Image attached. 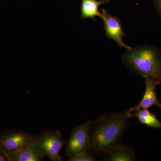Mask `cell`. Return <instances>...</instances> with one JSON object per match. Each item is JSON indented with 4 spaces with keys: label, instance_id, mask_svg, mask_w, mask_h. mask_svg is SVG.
Masks as SVG:
<instances>
[{
    "label": "cell",
    "instance_id": "cell-1",
    "mask_svg": "<svg viewBox=\"0 0 161 161\" xmlns=\"http://www.w3.org/2000/svg\"><path fill=\"white\" fill-rule=\"evenodd\" d=\"M131 118L128 112L113 114L100 119L90 133V149L98 153H107L118 144L123 133L129 126Z\"/></svg>",
    "mask_w": 161,
    "mask_h": 161
},
{
    "label": "cell",
    "instance_id": "cell-2",
    "mask_svg": "<svg viewBox=\"0 0 161 161\" xmlns=\"http://www.w3.org/2000/svg\"><path fill=\"white\" fill-rule=\"evenodd\" d=\"M123 61L137 75L161 84V52L158 48L141 45L126 49L123 55Z\"/></svg>",
    "mask_w": 161,
    "mask_h": 161
},
{
    "label": "cell",
    "instance_id": "cell-3",
    "mask_svg": "<svg viewBox=\"0 0 161 161\" xmlns=\"http://www.w3.org/2000/svg\"><path fill=\"white\" fill-rule=\"evenodd\" d=\"M34 142L41 152L52 161L61 160L60 150L65 142L58 131H46L33 137Z\"/></svg>",
    "mask_w": 161,
    "mask_h": 161
},
{
    "label": "cell",
    "instance_id": "cell-4",
    "mask_svg": "<svg viewBox=\"0 0 161 161\" xmlns=\"http://www.w3.org/2000/svg\"><path fill=\"white\" fill-rule=\"evenodd\" d=\"M92 121H89L74 128L65 149V154L69 158L87 152L90 147V127Z\"/></svg>",
    "mask_w": 161,
    "mask_h": 161
},
{
    "label": "cell",
    "instance_id": "cell-5",
    "mask_svg": "<svg viewBox=\"0 0 161 161\" xmlns=\"http://www.w3.org/2000/svg\"><path fill=\"white\" fill-rule=\"evenodd\" d=\"M33 141V137L26 132L8 131L0 134V149L7 155L25 149Z\"/></svg>",
    "mask_w": 161,
    "mask_h": 161
},
{
    "label": "cell",
    "instance_id": "cell-6",
    "mask_svg": "<svg viewBox=\"0 0 161 161\" xmlns=\"http://www.w3.org/2000/svg\"><path fill=\"white\" fill-rule=\"evenodd\" d=\"M102 17L104 22V29L107 38L114 40L119 46L126 49L132 47L126 45L122 38L126 36L124 32L121 21L117 16L110 14L105 9H101Z\"/></svg>",
    "mask_w": 161,
    "mask_h": 161
},
{
    "label": "cell",
    "instance_id": "cell-7",
    "mask_svg": "<svg viewBox=\"0 0 161 161\" xmlns=\"http://www.w3.org/2000/svg\"><path fill=\"white\" fill-rule=\"evenodd\" d=\"M145 78L146 89L143 96L138 104L128 110L130 113L141 109H148L153 106L161 108V103L158 98L156 91V86L159 84L150 78Z\"/></svg>",
    "mask_w": 161,
    "mask_h": 161
},
{
    "label": "cell",
    "instance_id": "cell-8",
    "mask_svg": "<svg viewBox=\"0 0 161 161\" xmlns=\"http://www.w3.org/2000/svg\"><path fill=\"white\" fill-rule=\"evenodd\" d=\"M44 156L33 141L25 149L8 155L10 161H41Z\"/></svg>",
    "mask_w": 161,
    "mask_h": 161
},
{
    "label": "cell",
    "instance_id": "cell-9",
    "mask_svg": "<svg viewBox=\"0 0 161 161\" xmlns=\"http://www.w3.org/2000/svg\"><path fill=\"white\" fill-rule=\"evenodd\" d=\"M109 2L110 0H81L80 7V18L91 19L95 22L96 16L102 17V14L98 10L99 6Z\"/></svg>",
    "mask_w": 161,
    "mask_h": 161
},
{
    "label": "cell",
    "instance_id": "cell-10",
    "mask_svg": "<svg viewBox=\"0 0 161 161\" xmlns=\"http://www.w3.org/2000/svg\"><path fill=\"white\" fill-rule=\"evenodd\" d=\"M129 114L130 117H136L140 123L149 128L161 129V122L155 115L148 109H141Z\"/></svg>",
    "mask_w": 161,
    "mask_h": 161
},
{
    "label": "cell",
    "instance_id": "cell-11",
    "mask_svg": "<svg viewBox=\"0 0 161 161\" xmlns=\"http://www.w3.org/2000/svg\"><path fill=\"white\" fill-rule=\"evenodd\" d=\"M109 160L130 161L134 160V155L131 150L123 145L117 144L107 153Z\"/></svg>",
    "mask_w": 161,
    "mask_h": 161
},
{
    "label": "cell",
    "instance_id": "cell-12",
    "mask_svg": "<svg viewBox=\"0 0 161 161\" xmlns=\"http://www.w3.org/2000/svg\"><path fill=\"white\" fill-rule=\"evenodd\" d=\"M69 161H95L94 157L87 152L80 153L73 157L69 158Z\"/></svg>",
    "mask_w": 161,
    "mask_h": 161
},
{
    "label": "cell",
    "instance_id": "cell-13",
    "mask_svg": "<svg viewBox=\"0 0 161 161\" xmlns=\"http://www.w3.org/2000/svg\"><path fill=\"white\" fill-rule=\"evenodd\" d=\"M154 3L158 13L161 18V0H154Z\"/></svg>",
    "mask_w": 161,
    "mask_h": 161
},
{
    "label": "cell",
    "instance_id": "cell-14",
    "mask_svg": "<svg viewBox=\"0 0 161 161\" xmlns=\"http://www.w3.org/2000/svg\"><path fill=\"white\" fill-rule=\"evenodd\" d=\"M0 161H10L8 156L0 149Z\"/></svg>",
    "mask_w": 161,
    "mask_h": 161
}]
</instances>
